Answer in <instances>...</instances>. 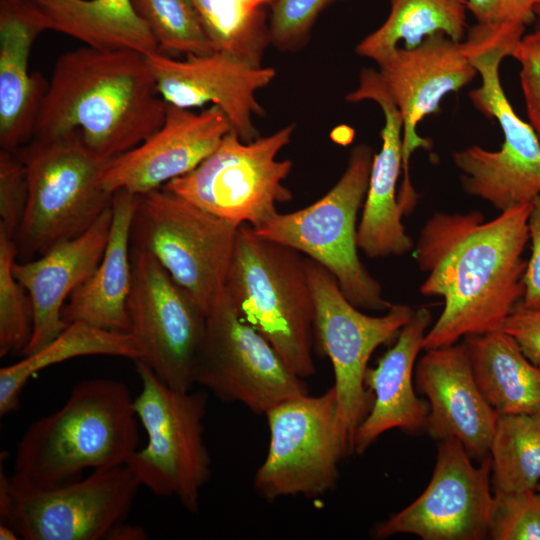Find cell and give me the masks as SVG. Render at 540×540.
Instances as JSON below:
<instances>
[{"instance_id":"cell-1","label":"cell","mask_w":540,"mask_h":540,"mask_svg":"<svg viewBox=\"0 0 540 540\" xmlns=\"http://www.w3.org/2000/svg\"><path fill=\"white\" fill-rule=\"evenodd\" d=\"M530 210L531 204L519 205L488 221L479 211L428 219L414 246L426 274L420 292L440 296L444 307L423 350L502 329L524 293Z\"/></svg>"},{"instance_id":"cell-2","label":"cell","mask_w":540,"mask_h":540,"mask_svg":"<svg viewBox=\"0 0 540 540\" xmlns=\"http://www.w3.org/2000/svg\"><path fill=\"white\" fill-rule=\"evenodd\" d=\"M167 106L146 55L85 46L57 59L32 139L78 133L93 152L113 159L157 131Z\"/></svg>"},{"instance_id":"cell-3","label":"cell","mask_w":540,"mask_h":540,"mask_svg":"<svg viewBox=\"0 0 540 540\" xmlns=\"http://www.w3.org/2000/svg\"><path fill=\"white\" fill-rule=\"evenodd\" d=\"M137 419L125 383L83 380L58 410L28 426L17 445L10 482L52 488L82 478L87 469L127 465L139 449Z\"/></svg>"},{"instance_id":"cell-4","label":"cell","mask_w":540,"mask_h":540,"mask_svg":"<svg viewBox=\"0 0 540 540\" xmlns=\"http://www.w3.org/2000/svg\"><path fill=\"white\" fill-rule=\"evenodd\" d=\"M225 293L238 315L302 379L315 372L314 300L306 257L238 226Z\"/></svg>"},{"instance_id":"cell-5","label":"cell","mask_w":540,"mask_h":540,"mask_svg":"<svg viewBox=\"0 0 540 540\" xmlns=\"http://www.w3.org/2000/svg\"><path fill=\"white\" fill-rule=\"evenodd\" d=\"M23 162L28 201L14 239L18 261L33 260L84 233L112 206L102 177L112 159L93 152L78 133L32 139L16 151Z\"/></svg>"},{"instance_id":"cell-6","label":"cell","mask_w":540,"mask_h":540,"mask_svg":"<svg viewBox=\"0 0 540 540\" xmlns=\"http://www.w3.org/2000/svg\"><path fill=\"white\" fill-rule=\"evenodd\" d=\"M374 152L366 144L352 148L337 183L313 204L277 213L254 229L261 237L291 247L326 268L346 298L357 308L387 311L393 303L358 255L357 216L363 206Z\"/></svg>"},{"instance_id":"cell-7","label":"cell","mask_w":540,"mask_h":540,"mask_svg":"<svg viewBox=\"0 0 540 540\" xmlns=\"http://www.w3.org/2000/svg\"><path fill=\"white\" fill-rule=\"evenodd\" d=\"M135 363L141 390L134 409L147 443L127 465L154 495L173 497L187 511L197 513L201 490L211 476L204 439L207 394L172 388L143 361Z\"/></svg>"},{"instance_id":"cell-8","label":"cell","mask_w":540,"mask_h":540,"mask_svg":"<svg viewBox=\"0 0 540 540\" xmlns=\"http://www.w3.org/2000/svg\"><path fill=\"white\" fill-rule=\"evenodd\" d=\"M294 128L289 124L250 142L231 130L195 169L162 188L219 219L257 229L278 213V203L293 197L283 185L292 162L277 155Z\"/></svg>"},{"instance_id":"cell-9","label":"cell","mask_w":540,"mask_h":540,"mask_svg":"<svg viewBox=\"0 0 540 540\" xmlns=\"http://www.w3.org/2000/svg\"><path fill=\"white\" fill-rule=\"evenodd\" d=\"M237 228L159 188L138 195L131 243L150 252L207 314L225 295Z\"/></svg>"},{"instance_id":"cell-10","label":"cell","mask_w":540,"mask_h":540,"mask_svg":"<svg viewBox=\"0 0 540 540\" xmlns=\"http://www.w3.org/2000/svg\"><path fill=\"white\" fill-rule=\"evenodd\" d=\"M270 441L253 478L255 492L266 500L332 490L338 465L350 451L332 386L318 396L309 393L284 400L265 414Z\"/></svg>"},{"instance_id":"cell-11","label":"cell","mask_w":540,"mask_h":540,"mask_svg":"<svg viewBox=\"0 0 540 540\" xmlns=\"http://www.w3.org/2000/svg\"><path fill=\"white\" fill-rule=\"evenodd\" d=\"M306 269L314 300L315 347L331 361L339 415L351 451L355 431L373 403L364 385L369 359L380 345L396 340L415 310L392 304L381 316L365 314L346 298L326 268L306 257Z\"/></svg>"},{"instance_id":"cell-12","label":"cell","mask_w":540,"mask_h":540,"mask_svg":"<svg viewBox=\"0 0 540 540\" xmlns=\"http://www.w3.org/2000/svg\"><path fill=\"white\" fill-rule=\"evenodd\" d=\"M467 56L482 80L470 91V101L499 123L503 143L495 151L473 145L453 153L462 188L500 212L532 204L540 196V141L530 123L516 114L502 87L499 67L507 55L490 49Z\"/></svg>"},{"instance_id":"cell-13","label":"cell","mask_w":540,"mask_h":540,"mask_svg":"<svg viewBox=\"0 0 540 540\" xmlns=\"http://www.w3.org/2000/svg\"><path fill=\"white\" fill-rule=\"evenodd\" d=\"M194 384L222 401L238 402L264 415L284 400L309 393L304 379L238 315L226 293L207 313Z\"/></svg>"},{"instance_id":"cell-14","label":"cell","mask_w":540,"mask_h":540,"mask_svg":"<svg viewBox=\"0 0 540 540\" xmlns=\"http://www.w3.org/2000/svg\"><path fill=\"white\" fill-rule=\"evenodd\" d=\"M131 263L127 311L139 361L172 388L191 390L207 314L145 248L131 243Z\"/></svg>"},{"instance_id":"cell-15","label":"cell","mask_w":540,"mask_h":540,"mask_svg":"<svg viewBox=\"0 0 540 540\" xmlns=\"http://www.w3.org/2000/svg\"><path fill=\"white\" fill-rule=\"evenodd\" d=\"M141 484L128 465L92 470L52 488H25L9 479L3 524L25 540H107L126 521Z\"/></svg>"},{"instance_id":"cell-16","label":"cell","mask_w":540,"mask_h":540,"mask_svg":"<svg viewBox=\"0 0 540 540\" xmlns=\"http://www.w3.org/2000/svg\"><path fill=\"white\" fill-rule=\"evenodd\" d=\"M490 480V455L474 466L457 439L440 440L433 475L424 492L379 523L373 537L412 534L424 540L485 539L493 505Z\"/></svg>"},{"instance_id":"cell-17","label":"cell","mask_w":540,"mask_h":540,"mask_svg":"<svg viewBox=\"0 0 540 540\" xmlns=\"http://www.w3.org/2000/svg\"><path fill=\"white\" fill-rule=\"evenodd\" d=\"M146 57L167 104L192 110L211 103L223 111L243 141L259 137L253 116L261 117L265 112L256 92L272 82L274 68L255 67L220 51L184 59L160 52Z\"/></svg>"},{"instance_id":"cell-18","label":"cell","mask_w":540,"mask_h":540,"mask_svg":"<svg viewBox=\"0 0 540 540\" xmlns=\"http://www.w3.org/2000/svg\"><path fill=\"white\" fill-rule=\"evenodd\" d=\"M385 87L403 120L404 181L400 195H416L408 175L411 153L417 148L430 149L431 141L417 133L418 124L437 114L443 98L458 92L478 75L465 54L462 42L442 32L425 38L414 48L398 47L379 65Z\"/></svg>"},{"instance_id":"cell-19","label":"cell","mask_w":540,"mask_h":540,"mask_svg":"<svg viewBox=\"0 0 540 540\" xmlns=\"http://www.w3.org/2000/svg\"><path fill=\"white\" fill-rule=\"evenodd\" d=\"M232 126L217 106L201 112L167 106L162 126L130 151L113 158L102 183L114 193L142 195L195 169L219 145Z\"/></svg>"},{"instance_id":"cell-20","label":"cell","mask_w":540,"mask_h":540,"mask_svg":"<svg viewBox=\"0 0 540 540\" xmlns=\"http://www.w3.org/2000/svg\"><path fill=\"white\" fill-rule=\"evenodd\" d=\"M346 101L376 102L384 115L382 146L374 154L369 185L357 227V244L369 258L402 256L414 248L402 224L403 210L396 187L403 168V120L389 95L379 70L363 68L358 87Z\"/></svg>"},{"instance_id":"cell-21","label":"cell","mask_w":540,"mask_h":540,"mask_svg":"<svg viewBox=\"0 0 540 540\" xmlns=\"http://www.w3.org/2000/svg\"><path fill=\"white\" fill-rule=\"evenodd\" d=\"M424 351L415 375L429 402L427 432L436 440L457 439L471 458L482 461L499 414L479 390L464 343Z\"/></svg>"},{"instance_id":"cell-22","label":"cell","mask_w":540,"mask_h":540,"mask_svg":"<svg viewBox=\"0 0 540 540\" xmlns=\"http://www.w3.org/2000/svg\"><path fill=\"white\" fill-rule=\"evenodd\" d=\"M112 217L111 206L81 235L58 243L33 260L14 262L13 274L27 290L33 308V332L22 357L47 345L66 327L62 309L99 265Z\"/></svg>"},{"instance_id":"cell-23","label":"cell","mask_w":540,"mask_h":540,"mask_svg":"<svg viewBox=\"0 0 540 540\" xmlns=\"http://www.w3.org/2000/svg\"><path fill=\"white\" fill-rule=\"evenodd\" d=\"M431 319L427 308L415 310L393 346L375 367L367 368L364 385L372 393L373 403L355 431L351 452L364 453L379 436L394 428L412 433L426 430L429 405L416 396L413 371Z\"/></svg>"},{"instance_id":"cell-24","label":"cell","mask_w":540,"mask_h":540,"mask_svg":"<svg viewBox=\"0 0 540 540\" xmlns=\"http://www.w3.org/2000/svg\"><path fill=\"white\" fill-rule=\"evenodd\" d=\"M43 16L27 0H0V148L17 151L34 135L48 81L30 73L37 37L47 31Z\"/></svg>"},{"instance_id":"cell-25","label":"cell","mask_w":540,"mask_h":540,"mask_svg":"<svg viewBox=\"0 0 540 540\" xmlns=\"http://www.w3.org/2000/svg\"><path fill=\"white\" fill-rule=\"evenodd\" d=\"M138 195L113 194L112 224L102 259L93 274L62 309L66 324L83 322L104 330L129 333L127 303L132 286L131 229Z\"/></svg>"},{"instance_id":"cell-26","label":"cell","mask_w":540,"mask_h":540,"mask_svg":"<svg viewBox=\"0 0 540 540\" xmlns=\"http://www.w3.org/2000/svg\"><path fill=\"white\" fill-rule=\"evenodd\" d=\"M43 16L48 30L101 50L130 49L144 55L158 44L131 0H27Z\"/></svg>"},{"instance_id":"cell-27","label":"cell","mask_w":540,"mask_h":540,"mask_svg":"<svg viewBox=\"0 0 540 540\" xmlns=\"http://www.w3.org/2000/svg\"><path fill=\"white\" fill-rule=\"evenodd\" d=\"M474 378L498 414L540 411V366L502 329L464 339Z\"/></svg>"},{"instance_id":"cell-28","label":"cell","mask_w":540,"mask_h":540,"mask_svg":"<svg viewBox=\"0 0 540 540\" xmlns=\"http://www.w3.org/2000/svg\"><path fill=\"white\" fill-rule=\"evenodd\" d=\"M89 355L141 359L130 333L104 330L83 322H72L47 345L0 369V415L20 407V395L28 380L41 370L64 361Z\"/></svg>"},{"instance_id":"cell-29","label":"cell","mask_w":540,"mask_h":540,"mask_svg":"<svg viewBox=\"0 0 540 540\" xmlns=\"http://www.w3.org/2000/svg\"><path fill=\"white\" fill-rule=\"evenodd\" d=\"M467 13L466 0H390L386 20L357 44L356 54L379 65L400 43L411 49L438 32L462 42Z\"/></svg>"},{"instance_id":"cell-30","label":"cell","mask_w":540,"mask_h":540,"mask_svg":"<svg viewBox=\"0 0 540 540\" xmlns=\"http://www.w3.org/2000/svg\"><path fill=\"white\" fill-rule=\"evenodd\" d=\"M489 455L495 492L535 489L540 480V411L499 414Z\"/></svg>"},{"instance_id":"cell-31","label":"cell","mask_w":540,"mask_h":540,"mask_svg":"<svg viewBox=\"0 0 540 540\" xmlns=\"http://www.w3.org/2000/svg\"><path fill=\"white\" fill-rule=\"evenodd\" d=\"M214 51L261 67L271 43L263 9L246 0H193Z\"/></svg>"},{"instance_id":"cell-32","label":"cell","mask_w":540,"mask_h":540,"mask_svg":"<svg viewBox=\"0 0 540 540\" xmlns=\"http://www.w3.org/2000/svg\"><path fill=\"white\" fill-rule=\"evenodd\" d=\"M154 36L159 52L203 55L214 51L193 0H131Z\"/></svg>"},{"instance_id":"cell-33","label":"cell","mask_w":540,"mask_h":540,"mask_svg":"<svg viewBox=\"0 0 540 540\" xmlns=\"http://www.w3.org/2000/svg\"><path fill=\"white\" fill-rule=\"evenodd\" d=\"M540 0H466L475 24L468 27L464 41L472 49H499L512 56L526 25L534 22Z\"/></svg>"},{"instance_id":"cell-34","label":"cell","mask_w":540,"mask_h":540,"mask_svg":"<svg viewBox=\"0 0 540 540\" xmlns=\"http://www.w3.org/2000/svg\"><path fill=\"white\" fill-rule=\"evenodd\" d=\"M14 239L0 231V357L19 353L33 332V308L27 290L13 274Z\"/></svg>"},{"instance_id":"cell-35","label":"cell","mask_w":540,"mask_h":540,"mask_svg":"<svg viewBox=\"0 0 540 540\" xmlns=\"http://www.w3.org/2000/svg\"><path fill=\"white\" fill-rule=\"evenodd\" d=\"M489 537L494 540H540V494L535 489L495 492Z\"/></svg>"},{"instance_id":"cell-36","label":"cell","mask_w":540,"mask_h":540,"mask_svg":"<svg viewBox=\"0 0 540 540\" xmlns=\"http://www.w3.org/2000/svg\"><path fill=\"white\" fill-rule=\"evenodd\" d=\"M336 0H276L269 24L271 43L282 51L300 49L316 18Z\"/></svg>"},{"instance_id":"cell-37","label":"cell","mask_w":540,"mask_h":540,"mask_svg":"<svg viewBox=\"0 0 540 540\" xmlns=\"http://www.w3.org/2000/svg\"><path fill=\"white\" fill-rule=\"evenodd\" d=\"M28 201L25 168L16 151L0 149V231L15 239Z\"/></svg>"},{"instance_id":"cell-38","label":"cell","mask_w":540,"mask_h":540,"mask_svg":"<svg viewBox=\"0 0 540 540\" xmlns=\"http://www.w3.org/2000/svg\"><path fill=\"white\" fill-rule=\"evenodd\" d=\"M520 65V84L529 123L540 141V35H524L512 56Z\"/></svg>"},{"instance_id":"cell-39","label":"cell","mask_w":540,"mask_h":540,"mask_svg":"<svg viewBox=\"0 0 540 540\" xmlns=\"http://www.w3.org/2000/svg\"><path fill=\"white\" fill-rule=\"evenodd\" d=\"M502 330L514 338L532 363L540 366V309L526 308L519 301Z\"/></svg>"},{"instance_id":"cell-40","label":"cell","mask_w":540,"mask_h":540,"mask_svg":"<svg viewBox=\"0 0 540 540\" xmlns=\"http://www.w3.org/2000/svg\"><path fill=\"white\" fill-rule=\"evenodd\" d=\"M531 256L524 274V293L521 305L529 309H540V196L531 204L528 219Z\"/></svg>"},{"instance_id":"cell-41","label":"cell","mask_w":540,"mask_h":540,"mask_svg":"<svg viewBox=\"0 0 540 540\" xmlns=\"http://www.w3.org/2000/svg\"><path fill=\"white\" fill-rule=\"evenodd\" d=\"M147 538L148 533L144 528L127 524L125 521L111 531L107 540H146Z\"/></svg>"},{"instance_id":"cell-42","label":"cell","mask_w":540,"mask_h":540,"mask_svg":"<svg viewBox=\"0 0 540 540\" xmlns=\"http://www.w3.org/2000/svg\"><path fill=\"white\" fill-rule=\"evenodd\" d=\"M20 536L16 532V530L7 524H0V539L1 540H16L19 539Z\"/></svg>"},{"instance_id":"cell-43","label":"cell","mask_w":540,"mask_h":540,"mask_svg":"<svg viewBox=\"0 0 540 540\" xmlns=\"http://www.w3.org/2000/svg\"><path fill=\"white\" fill-rule=\"evenodd\" d=\"M248 4L256 9H263L266 5H273L276 0H246Z\"/></svg>"},{"instance_id":"cell-44","label":"cell","mask_w":540,"mask_h":540,"mask_svg":"<svg viewBox=\"0 0 540 540\" xmlns=\"http://www.w3.org/2000/svg\"><path fill=\"white\" fill-rule=\"evenodd\" d=\"M534 14H535V18H534L535 30H534V32H537L540 35V2L536 6Z\"/></svg>"},{"instance_id":"cell-45","label":"cell","mask_w":540,"mask_h":540,"mask_svg":"<svg viewBox=\"0 0 540 540\" xmlns=\"http://www.w3.org/2000/svg\"><path fill=\"white\" fill-rule=\"evenodd\" d=\"M536 488L538 489V492H539V494H540V482L538 483V485H537Z\"/></svg>"}]
</instances>
